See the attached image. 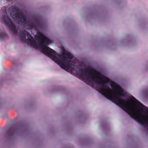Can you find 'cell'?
<instances>
[{
  "label": "cell",
  "instance_id": "4fadbf2b",
  "mask_svg": "<svg viewBox=\"0 0 148 148\" xmlns=\"http://www.w3.org/2000/svg\"><path fill=\"white\" fill-rule=\"evenodd\" d=\"M136 39L134 36L127 35L123 37L121 41V44L123 46L131 48L136 45Z\"/></svg>",
  "mask_w": 148,
  "mask_h": 148
},
{
  "label": "cell",
  "instance_id": "e0dca14e",
  "mask_svg": "<svg viewBox=\"0 0 148 148\" xmlns=\"http://www.w3.org/2000/svg\"><path fill=\"white\" fill-rule=\"evenodd\" d=\"M16 131L14 125L10 126L5 132V138L6 140H14V138L16 135Z\"/></svg>",
  "mask_w": 148,
  "mask_h": 148
},
{
  "label": "cell",
  "instance_id": "6da1fadb",
  "mask_svg": "<svg viewBox=\"0 0 148 148\" xmlns=\"http://www.w3.org/2000/svg\"><path fill=\"white\" fill-rule=\"evenodd\" d=\"M62 29L67 46L76 53L81 52L83 47L81 29L74 19L65 17L62 22Z\"/></svg>",
  "mask_w": 148,
  "mask_h": 148
},
{
  "label": "cell",
  "instance_id": "7a4b0ae2",
  "mask_svg": "<svg viewBox=\"0 0 148 148\" xmlns=\"http://www.w3.org/2000/svg\"><path fill=\"white\" fill-rule=\"evenodd\" d=\"M82 15L84 21L91 25L106 24L111 18L109 9L101 3H93L84 6L82 10Z\"/></svg>",
  "mask_w": 148,
  "mask_h": 148
},
{
  "label": "cell",
  "instance_id": "7c38bea8",
  "mask_svg": "<svg viewBox=\"0 0 148 148\" xmlns=\"http://www.w3.org/2000/svg\"><path fill=\"white\" fill-rule=\"evenodd\" d=\"M2 20L8 30L14 35H17L18 29L14 21L8 16L3 15L2 16Z\"/></svg>",
  "mask_w": 148,
  "mask_h": 148
},
{
  "label": "cell",
  "instance_id": "2e32d148",
  "mask_svg": "<svg viewBox=\"0 0 148 148\" xmlns=\"http://www.w3.org/2000/svg\"><path fill=\"white\" fill-rule=\"evenodd\" d=\"M47 134L50 138L54 139L58 135V131L56 127L53 124H49L46 128Z\"/></svg>",
  "mask_w": 148,
  "mask_h": 148
},
{
  "label": "cell",
  "instance_id": "9a60e30c",
  "mask_svg": "<svg viewBox=\"0 0 148 148\" xmlns=\"http://www.w3.org/2000/svg\"><path fill=\"white\" fill-rule=\"evenodd\" d=\"M20 39L26 43L29 44H34V40L31 34L25 30H22L19 34Z\"/></svg>",
  "mask_w": 148,
  "mask_h": 148
},
{
  "label": "cell",
  "instance_id": "8992f818",
  "mask_svg": "<svg viewBox=\"0 0 148 148\" xmlns=\"http://www.w3.org/2000/svg\"><path fill=\"white\" fill-rule=\"evenodd\" d=\"M61 127L63 133L68 137H73L76 133V128L73 121L68 115L63 116L61 121Z\"/></svg>",
  "mask_w": 148,
  "mask_h": 148
},
{
  "label": "cell",
  "instance_id": "277c9868",
  "mask_svg": "<svg viewBox=\"0 0 148 148\" xmlns=\"http://www.w3.org/2000/svg\"><path fill=\"white\" fill-rule=\"evenodd\" d=\"M9 16L18 25L25 26L28 24V20L21 10L17 6L12 5L7 9Z\"/></svg>",
  "mask_w": 148,
  "mask_h": 148
},
{
  "label": "cell",
  "instance_id": "d6986e66",
  "mask_svg": "<svg viewBox=\"0 0 148 148\" xmlns=\"http://www.w3.org/2000/svg\"><path fill=\"white\" fill-rule=\"evenodd\" d=\"M115 143L110 140H105L100 144L99 148H116Z\"/></svg>",
  "mask_w": 148,
  "mask_h": 148
},
{
  "label": "cell",
  "instance_id": "9c48e42d",
  "mask_svg": "<svg viewBox=\"0 0 148 148\" xmlns=\"http://www.w3.org/2000/svg\"><path fill=\"white\" fill-rule=\"evenodd\" d=\"M76 142L82 148H90L95 143L94 137L86 133H82L77 136Z\"/></svg>",
  "mask_w": 148,
  "mask_h": 148
},
{
  "label": "cell",
  "instance_id": "5bb4252c",
  "mask_svg": "<svg viewBox=\"0 0 148 148\" xmlns=\"http://www.w3.org/2000/svg\"><path fill=\"white\" fill-rule=\"evenodd\" d=\"M99 127L101 131L106 135H109L112 130L109 123L106 119H102L99 121Z\"/></svg>",
  "mask_w": 148,
  "mask_h": 148
},
{
  "label": "cell",
  "instance_id": "ffe728a7",
  "mask_svg": "<svg viewBox=\"0 0 148 148\" xmlns=\"http://www.w3.org/2000/svg\"><path fill=\"white\" fill-rule=\"evenodd\" d=\"M114 5L119 8H123L127 3V0H110Z\"/></svg>",
  "mask_w": 148,
  "mask_h": 148
},
{
  "label": "cell",
  "instance_id": "44dd1931",
  "mask_svg": "<svg viewBox=\"0 0 148 148\" xmlns=\"http://www.w3.org/2000/svg\"><path fill=\"white\" fill-rule=\"evenodd\" d=\"M142 95L144 99L148 100V88H146L142 90Z\"/></svg>",
  "mask_w": 148,
  "mask_h": 148
},
{
  "label": "cell",
  "instance_id": "30bf717a",
  "mask_svg": "<svg viewBox=\"0 0 148 148\" xmlns=\"http://www.w3.org/2000/svg\"><path fill=\"white\" fill-rule=\"evenodd\" d=\"M126 148H143L142 142L140 138L134 134H129L125 139Z\"/></svg>",
  "mask_w": 148,
  "mask_h": 148
},
{
  "label": "cell",
  "instance_id": "ba28073f",
  "mask_svg": "<svg viewBox=\"0 0 148 148\" xmlns=\"http://www.w3.org/2000/svg\"><path fill=\"white\" fill-rule=\"evenodd\" d=\"M14 126L17 135L20 137H27L30 134L31 126L29 123L27 121H19L14 124Z\"/></svg>",
  "mask_w": 148,
  "mask_h": 148
},
{
  "label": "cell",
  "instance_id": "52a82bcc",
  "mask_svg": "<svg viewBox=\"0 0 148 148\" xmlns=\"http://www.w3.org/2000/svg\"><path fill=\"white\" fill-rule=\"evenodd\" d=\"M74 118L75 122L79 127H83L88 123L89 114L84 109L78 108L74 112Z\"/></svg>",
  "mask_w": 148,
  "mask_h": 148
},
{
  "label": "cell",
  "instance_id": "7402d4cb",
  "mask_svg": "<svg viewBox=\"0 0 148 148\" xmlns=\"http://www.w3.org/2000/svg\"><path fill=\"white\" fill-rule=\"evenodd\" d=\"M61 148H76L75 146L72 143H67L62 146Z\"/></svg>",
  "mask_w": 148,
  "mask_h": 148
},
{
  "label": "cell",
  "instance_id": "ac0fdd59",
  "mask_svg": "<svg viewBox=\"0 0 148 148\" xmlns=\"http://www.w3.org/2000/svg\"><path fill=\"white\" fill-rule=\"evenodd\" d=\"M138 25L142 30H145L148 28V21L147 18L144 17H141L138 20Z\"/></svg>",
  "mask_w": 148,
  "mask_h": 148
},
{
  "label": "cell",
  "instance_id": "8fae6325",
  "mask_svg": "<svg viewBox=\"0 0 148 148\" xmlns=\"http://www.w3.org/2000/svg\"><path fill=\"white\" fill-rule=\"evenodd\" d=\"M32 19L35 24L41 30L47 31L48 29V23L45 17L38 14H34L32 15Z\"/></svg>",
  "mask_w": 148,
  "mask_h": 148
},
{
  "label": "cell",
  "instance_id": "5b68a950",
  "mask_svg": "<svg viewBox=\"0 0 148 148\" xmlns=\"http://www.w3.org/2000/svg\"><path fill=\"white\" fill-rule=\"evenodd\" d=\"M45 144V137L39 130L33 132L28 139V145L30 148H43Z\"/></svg>",
  "mask_w": 148,
  "mask_h": 148
},
{
  "label": "cell",
  "instance_id": "3957f363",
  "mask_svg": "<svg viewBox=\"0 0 148 148\" xmlns=\"http://www.w3.org/2000/svg\"><path fill=\"white\" fill-rule=\"evenodd\" d=\"M38 100L33 94H29L24 97L21 101L22 109L27 114L34 113L38 107Z\"/></svg>",
  "mask_w": 148,
  "mask_h": 148
}]
</instances>
